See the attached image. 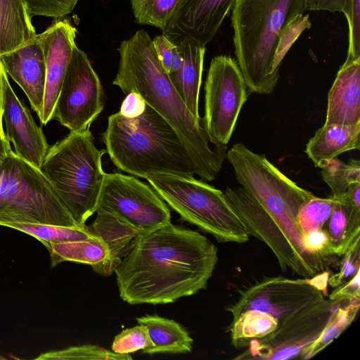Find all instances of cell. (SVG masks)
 <instances>
[{
  "mask_svg": "<svg viewBox=\"0 0 360 360\" xmlns=\"http://www.w3.org/2000/svg\"><path fill=\"white\" fill-rule=\"evenodd\" d=\"M338 201V198L333 195L323 198L314 195L305 200L297 216L303 233L323 229Z\"/></svg>",
  "mask_w": 360,
  "mask_h": 360,
  "instance_id": "cell-32",
  "label": "cell"
},
{
  "mask_svg": "<svg viewBox=\"0 0 360 360\" xmlns=\"http://www.w3.org/2000/svg\"><path fill=\"white\" fill-rule=\"evenodd\" d=\"M4 159H0V188H1V181H2V161Z\"/></svg>",
  "mask_w": 360,
  "mask_h": 360,
  "instance_id": "cell-43",
  "label": "cell"
},
{
  "mask_svg": "<svg viewBox=\"0 0 360 360\" xmlns=\"http://www.w3.org/2000/svg\"><path fill=\"white\" fill-rule=\"evenodd\" d=\"M338 201L326 223L333 253L342 256L360 238V184L337 197Z\"/></svg>",
  "mask_w": 360,
  "mask_h": 360,
  "instance_id": "cell-20",
  "label": "cell"
},
{
  "mask_svg": "<svg viewBox=\"0 0 360 360\" xmlns=\"http://www.w3.org/2000/svg\"><path fill=\"white\" fill-rule=\"evenodd\" d=\"M103 141L117 168L132 176L190 178L195 174L193 161L178 134L147 103L135 117L120 112L111 115Z\"/></svg>",
  "mask_w": 360,
  "mask_h": 360,
  "instance_id": "cell-5",
  "label": "cell"
},
{
  "mask_svg": "<svg viewBox=\"0 0 360 360\" xmlns=\"http://www.w3.org/2000/svg\"><path fill=\"white\" fill-rule=\"evenodd\" d=\"M11 223L82 226L73 219L40 169L13 150L2 161L0 188V226Z\"/></svg>",
  "mask_w": 360,
  "mask_h": 360,
  "instance_id": "cell-8",
  "label": "cell"
},
{
  "mask_svg": "<svg viewBox=\"0 0 360 360\" xmlns=\"http://www.w3.org/2000/svg\"><path fill=\"white\" fill-rule=\"evenodd\" d=\"M31 17L62 18L73 11L79 0H22Z\"/></svg>",
  "mask_w": 360,
  "mask_h": 360,
  "instance_id": "cell-35",
  "label": "cell"
},
{
  "mask_svg": "<svg viewBox=\"0 0 360 360\" xmlns=\"http://www.w3.org/2000/svg\"><path fill=\"white\" fill-rule=\"evenodd\" d=\"M5 73L6 71L0 58V159L5 158L12 151L10 142L4 131L2 124L4 112V76Z\"/></svg>",
  "mask_w": 360,
  "mask_h": 360,
  "instance_id": "cell-41",
  "label": "cell"
},
{
  "mask_svg": "<svg viewBox=\"0 0 360 360\" xmlns=\"http://www.w3.org/2000/svg\"><path fill=\"white\" fill-rule=\"evenodd\" d=\"M177 46L182 57V64L179 70L170 75L169 77L191 112L200 117L199 95L205 46L190 39H184Z\"/></svg>",
  "mask_w": 360,
  "mask_h": 360,
  "instance_id": "cell-21",
  "label": "cell"
},
{
  "mask_svg": "<svg viewBox=\"0 0 360 360\" xmlns=\"http://www.w3.org/2000/svg\"><path fill=\"white\" fill-rule=\"evenodd\" d=\"M4 226L16 229L33 236L44 245L49 243L89 239L93 237L87 231L86 226L69 227L43 224L11 223L6 224Z\"/></svg>",
  "mask_w": 360,
  "mask_h": 360,
  "instance_id": "cell-31",
  "label": "cell"
},
{
  "mask_svg": "<svg viewBox=\"0 0 360 360\" xmlns=\"http://www.w3.org/2000/svg\"><path fill=\"white\" fill-rule=\"evenodd\" d=\"M307 11L341 12L349 26L347 59L360 58V0H305Z\"/></svg>",
  "mask_w": 360,
  "mask_h": 360,
  "instance_id": "cell-27",
  "label": "cell"
},
{
  "mask_svg": "<svg viewBox=\"0 0 360 360\" xmlns=\"http://www.w3.org/2000/svg\"><path fill=\"white\" fill-rule=\"evenodd\" d=\"M247 86L237 62L221 55L210 62L205 84L204 124L210 142L226 146L248 99Z\"/></svg>",
  "mask_w": 360,
  "mask_h": 360,
  "instance_id": "cell-10",
  "label": "cell"
},
{
  "mask_svg": "<svg viewBox=\"0 0 360 360\" xmlns=\"http://www.w3.org/2000/svg\"><path fill=\"white\" fill-rule=\"evenodd\" d=\"M146 179L184 221L218 242L241 244L249 240L245 227L221 190L194 177L154 175Z\"/></svg>",
  "mask_w": 360,
  "mask_h": 360,
  "instance_id": "cell-7",
  "label": "cell"
},
{
  "mask_svg": "<svg viewBox=\"0 0 360 360\" xmlns=\"http://www.w3.org/2000/svg\"><path fill=\"white\" fill-rule=\"evenodd\" d=\"M89 129L70 131L49 148L40 170L79 226L96 212L105 172Z\"/></svg>",
  "mask_w": 360,
  "mask_h": 360,
  "instance_id": "cell-6",
  "label": "cell"
},
{
  "mask_svg": "<svg viewBox=\"0 0 360 360\" xmlns=\"http://www.w3.org/2000/svg\"><path fill=\"white\" fill-rule=\"evenodd\" d=\"M104 108L98 76L86 53L77 45L67 66L52 119L70 131L89 129Z\"/></svg>",
  "mask_w": 360,
  "mask_h": 360,
  "instance_id": "cell-11",
  "label": "cell"
},
{
  "mask_svg": "<svg viewBox=\"0 0 360 360\" xmlns=\"http://www.w3.org/2000/svg\"><path fill=\"white\" fill-rule=\"evenodd\" d=\"M226 158L242 187H228L224 196L249 236L270 248L283 271L308 278L326 271L332 257L305 250L298 222L300 206L314 194L243 143L233 145Z\"/></svg>",
  "mask_w": 360,
  "mask_h": 360,
  "instance_id": "cell-1",
  "label": "cell"
},
{
  "mask_svg": "<svg viewBox=\"0 0 360 360\" xmlns=\"http://www.w3.org/2000/svg\"><path fill=\"white\" fill-rule=\"evenodd\" d=\"M184 0H130L136 22L162 31L166 28Z\"/></svg>",
  "mask_w": 360,
  "mask_h": 360,
  "instance_id": "cell-29",
  "label": "cell"
},
{
  "mask_svg": "<svg viewBox=\"0 0 360 360\" xmlns=\"http://www.w3.org/2000/svg\"><path fill=\"white\" fill-rule=\"evenodd\" d=\"M278 320L272 315L257 309H248L232 320L229 326L232 344L246 347L251 340L261 339L273 332Z\"/></svg>",
  "mask_w": 360,
  "mask_h": 360,
  "instance_id": "cell-26",
  "label": "cell"
},
{
  "mask_svg": "<svg viewBox=\"0 0 360 360\" xmlns=\"http://www.w3.org/2000/svg\"><path fill=\"white\" fill-rule=\"evenodd\" d=\"M342 302L332 314L319 337L303 350L300 358L309 359L317 354L353 322L359 309L360 299L349 300L344 306Z\"/></svg>",
  "mask_w": 360,
  "mask_h": 360,
  "instance_id": "cell-28",
  "label": "cell"
},
{
  "mask_svg": "<svg viewBox=\"0 0 360 360\" xmlns=\"http://www.w3.org/2000/svg\"><path fill=\"white\" fill-rule=\"evenodd\" d=\"M7 75L23 90L39 120L43 114L46 67L38 36L0 56Z\"/></svg>",
  "mask_w": 360,
  "mask_h": 360,
  "instance_id": "cell-17",
  "label": "cell"
},
{
  "mask_svg": "<svg viewBox=\"0 0 360 360\" xmlns=\"http://www.w3.org/2000/svg\"><path fill=\"white\" fill-rule=\"evenodd\" d=\"M139 324L146 326L153 346L143 352L183 354L192 351L193 340L185 328L178 322L158 315L136 318Z\"/></svg>",
  "mask_w": 360,
  "mask_h": 360,
  "instance_id": "cell-23",
  "label": "cell"
},
{
  "mask_svg": "<svg viewBox=\"0 0 360 360\" xmlns=\"http://www.w3.org/2000/svg\"><path fill=\"white\" fill-rule=\"evenodd\" d=\"M77 29L71 22L63 19L52 24L38 34L44 49L46 77L41 124L52 120L53 113L68 64L74 46Z\"/></svg>",
  "mask_w": 360,
  "mask_h": 360,
  "instance_id": "cell-16",
  "label": "cell"
},
{
  "mask_svg": "<svg viewBox=\"0 0 360 360\" xmlns=\"http://www.w3.org/2000/svg\"><path fill=\"white\" fill-rule=\"evenodd\" d=\"M153 346L146 326L139 324L123 330L117 335L112 344V351L127 354L138 350L143 352Z\"/></svg>",
  "mask_w": 360,
  "mask_h": 360,
  "instance_id": "cell-34",
  "label": "cell"
},
{
  "mask_svg": "<svg viewBox=\"0 0 360 360\" xmlns=\"http://www.w3.org/2000/svg\"><path fill=\"white\" fill-rule=\"evenodd\" d=\"M304 248L310 254L324 257H334L328 234L326 229H321L304 233Z\"/></svg>",
  "mask_w": 360,
  "mask_h": 360,
  "instance_id": "cell-38",
  "label": "cell"
},
{
  "mask_svg": "<svg viewBox=\"0 0 360 360\" xmlns=\"http://www.w3.org/2000/svg\"><path fill=\"white\" fill-rule=\"evenodd\" d=\"M153 43L157 56L168 75L177 72L182 64L177 44L164 32L155 37Z\"/></svg>",
  "mask_w": 360,
  "mask_h": 360,
  "instance_id": "cell-36",
  "label": "cell"
},
{
  "mask_svg": "<svg viewBox=\"0 0 360 360\" xmlns=\"http://www.w3.org/2000/svg\"><path fill=\"white\" fill-rule=\"evenodd\" d=\"M237 63L250 92L270 94L284 43L303 20L305 0H236L231 9Z\"/></svg>",
  "mask_w": 360,
  "mask_h": 360,
  "instance_id": "cell-4",
  "label": "cell"
},
{
  "mask_svg": "<svg viewBox=\"0 0 360 360\" xmlns=\"http://www.w3.org/2000/svg\"><path fill=\"white\" fill-rule=\"evenodd\" d=\"M146 106V103L139 94L130 92L127 94L119 112L127 117H135L144 111Z\"/></svg>",
  "mask_w": 360,
  "mask_h": 360,
  "instance_id": "cell-40",
  "label": "cell"
},
{
  "mask_svg": "<svg viewBox=\"0 0 360 360\" xmlns=\"http://www.w3.org/2000/svg\"><path fill=\"white\" fill-rule=\"evenodd\" d=\"M323 180L331 190L332 195L338 197L352 186L360 184V162L351 158L347 162L333 158L320 168Z\"/></svg>",
  "mask_w": 360,
  "mask_h": 360,
  "instance_id": "cell-30",
  "label": "cell"
},
{
  "mask_svg": "<svg viewBox=\"0 0 360 360\" xmlns=\"http://www.w3.org/2000/svg\"><path fill=\"white\" fill-rule=\"evenodd\" d=\"M112 84L124 94L134 92L158 112L176 131L190 154L195 174L212 181L226 158V146L210 140L203 117H196L185 105L155 52L153 39L143 30L122 41Z\"/></svg>",
  "mask_w": 360,
  "mask_h": 360,
  "instance_id": "cell-3",
  "label": "cell"
},
{
  "mask_svg": "<svg viewBox=\"0 0 360 360\" xmlns=\"http://www.w3.org/2000/svg\"><path fill=\"white\" fill-rule=\"evenodd\" d=\"M39 360H131L127 354H117L94 345L70 347L63 349L41 354Z\"/></svg>",
  "mask_w": 360,
  "mask_h": 360,
  "instance_id": "cell-33",
  "label": "cell"
},
{
  "mask_svg": "<svg viewBox=\"0 0 360 360\" xmlns=\"http://www.w3.org/2000/svg\"><path fill=\"white\" fill-rule=\"evenodd\" d=\"M342 301L322 299L295 310L261 339L251 340L236 359L285 360L300 357L321 335Z\"/></svg>",
  "mask_w": 360,
  "mask_h": 360,
  "instance_id": "cell-9",
  "label": "cell"
},
{
  "mask_svg": "<svg viewBox=\"0 0 360 360\" xmlns=\"http://www.w3.org/2000/svg\"><path fill=\"white\" fill-rule=\"evenodd\" d=\"M358 271L354 276L337 286L329 296V299L338 301L360 299V281Z\"/></svg>",
  "mask_w": 360,
  "mask_h": 360,
  "instance_id": "cell-39",
  "label": "cell"
},
{
  "mask_svg": "<svg viewBox=\"0 0 360 360\" xmlns=\"http://www.w3.org/2000/svg\"><path fill=\"white\" fill-rule=\"evenodd\" d=\"M96 212L94 221L86 229L91 236L101 239L108 248V258L98 274L108 276L115 272L133 241L142 233L108 211L97 210Z\"/></svg>",
  "mask_w": 360,
  "mask_h": 360,
  "instance_id": "cell-19",
  "label": "cell"
},
{
  "mask_svg": "<svg viewBox=\"0 0 360 360\" xmlns=\"http://www.w3.org/2000/svg\"><path fill=\"white\" fill-rule=\"evenodd\" d=\"M236 0H184L163 32L176 44L190 39L206 46L211 41Z\"/></svg>",
  "mask_w": 360,
  "mask_h": 360,
  "instance_id": "cell-14",
  "label": "cell"
},
{
  "mask_svg": "<svg viewBox=\"0 0 360 360\" xmlns=\"http://www.w3.org/2000/svg\"><path fill=\"white\" fill-rule=\"evenodd\" d=\"M309 278L265 276L242 291L238 301L226 310L231 314L232 320L246 310L257 309L272 315L279 322L302 307L325 297Z\"/></svg>",
  "mask_w": 360,
  "mask_h": 360,
  "instance_id": "cell-13",
  "label": "cell"
},
{
  "mask_svg": "<svg viewBox=\"0 0 360 360\" xmlns=\"http://www.w3.org/2000/svg\"><path fill=\"white\" fill-rule=\"evenodd\" d=\"M97 210L115 214L142 233L171 221L167 205L150 184L119 172L105 174Z\"/></svg>",
  "mask_w": 360,
  "mask_h": 360,
  "instance_id": "cell-12",
  "label": "cell"
},
{
  "mask_svg": "<svg viewBox=\"0 0 360 360\" xmlns=\"http://www.w3.org/2000/svg\"><path fill=\"white\" fill-rule=\"evenodd\" d=\"M44 246L49 252L52 267L63 262H75L90 265L96 274L109 255L104 242L94 236L84 240L49 243Z\"/></svg>",
  "mask_w": 360,
  "mask_h": 360,
  "instance_id": "cell-25",
  "label": "cell"
},
{
  "mask_svg": "<svg viewBox=\"0 0 360 360\" xmlns=\"http://www.w3.org/2000/svg\"><path fill=\"white\" fill-rule=\"evenodd\" d=\"M31 18L22 0H0V56L36 37Z\"/></svg>",
  "mask_w": 360,
  "mask_h": 360,
  "instance_id": "cell-24",
  "label": "cell"
},
{
  "mask_svg": "<svg viewBox=\"0 0 360 360\" xmlns=\"http://www.w3.org/2000/svg\"><path fill=\"white\" fill-rule=\"evenodd\" d=\"M360 148V123L324 124L306 145L305 153L316 167L347 151Z\"/></svg>",
  "mask_w": 360,
  "mask_h": 360,
  "instance_id": "cell-22",
  "label": "cell"
},
{
  "mask_svg": "<svg viewBox=\"0 0 360 360\" xmlns=\"http://www.w3.org/2000/svg\"><path fill=\"white\" fill-rule=\"evenodd\" d=\"M3 118L6 135L14 147V153L40 169L49 146L42 129L11 88L6 72L4 76Z\"/></svg>",
  "mask_w": 360,
  "mask_h": 360,
  "instance_id": "cell-15",
  "label": "cell"
},
{
  "mask_svg": "<svg viewBox=\"0 0 360 360\" xmlns=\"http://www.w3.org/2000/svg\"><path fill=\"white\" fill-rule=\"evenodd\" d=\"M360 238L356 239L342 255L339 271L329 276L328 283L336 288L350 279L360 270Z\"/></svg>",
  "mask_w": 360,
  "mask_h": 360,
  "instance_id": "cell-37",
  "label": "cell"
},
{
  "mask_svg": "<svg viewBox=\"0 0 360 360\" xmlns=\"http://www.w3.org/2000/svg\"><path fill=\"white\" fill-rule=\"evenodd\" d=\"M329 276V271H324L309 278L311 285L321 291L325 297L327 295V285Z\"/></svg>",
  "mask_w": 360,
  "mask_h": 360,
  "instance_id": "cell-42",
  "label": "cell"
},
{
  "mask_svg": "<svg viewBox=\"0 0 360 360\" xmlns=\"http://www.w3.org/2000/svg\"><path fill=\"white\" fill-rule=\"evenodd\" d=\"M360 123V58L346 59L328 91L324 124Z\"/></svg>",
  "mask_w": 360,
  "mask_h": 360,
  "instance_id": "cell-18",
  "label": "cell"
},
{
  "mask_svg": "<svg viewBox=\"0 0 360 360\" xmlns=\"http://www.w3.org/2000/svg\"><path fill=\"white\" fill-rule=\"evenodd\" d=\"M217 262L207 238L170 221L136 238L114 273L124 302L165 304L206 289Z\"/></svg>",
  "mask_w": 360,
  "mask_h": 360,
  "instance_id": "cell-2",
  "label": "cell"
}]
</instances>
